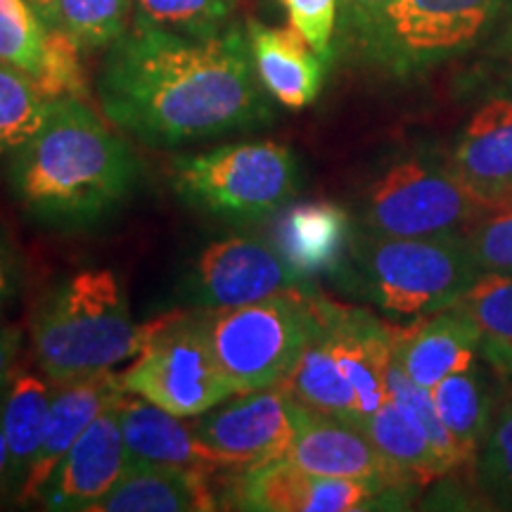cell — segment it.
Masks as SVG:
<instances>
[{
    "instance_id": "cell-12",
    "label": "cell",
    "mask_w": 512,
    "mask_h": 512,
    "mask_svg": "<svg viewBox=\"0 0 512 512\" xmlns=\"http://www.w3.org/2000/svg\"><path fill=\"white\" fill-rule=\"evenodd\" d=\"M403 496L406 491L380 482L313 475L290 458L245 470L230 489L235 508L259 512H354L380 508V501H401Z\"/></svg>"
},
{
    "instance_id": "cell-22",
    "label": "cell",
    "mask_w": 512,
    "mask_h": 512,
    "mask_svg": "<svg viewBox=\"0 0 512 512\" xmlns=\"http://www.w3.org/2000/svg\"><path fill=\"white\" fill-rule=\"evenodd\" d=\"M219 501L211 494L207 472L197 467L126 463L117 482L88 512H211Z\"/></svg>"
},
{
    "instance_id": "cell-21",
    "label": "cell",
    "mask_w": 512,
    "mask_h": 512,
    "mask_svg": "<svg viewBox=\"0 0 512 512\" xmlns=\"http://www.w3.org/2000/svg\"><path fill=\"white\" fill-rule=\"evenodd\" d=\"M247 46L256 79L287 110H304L320 95L325 62L297 29L247 24Z\"/></svg>"
},
{
    "instance_id": "cell-33",
    "label": "cell",
    "mask_w": 512,
    "mask_h": 512,
    "mask_svg": "<svg viewBox=\"0 0 512 512\" xmlns=\"http://www.w3.org/2000/svg\"><path fill=\"white\" fill-rule=\"evenodd\" d=\"M387 396L389 399H394L396 403H401L408 413H413L415 418H418L420 425L425 427V432L430 434L432 444L439 451V456L444 458L448 465L456 467L463 463L456 444H453L451 434L446 432L444 422L439 418L432 392L430 389L420 387V384H415L411 377L406 375V370L401 368V363L396 361V356H392V361H389V368H387Z\"/></svg>"
},
{
    "instance_id": "cell-30",
    "label": "cell",
    "mask_w": 512,
    "mask_h": 512,
    "mask_svg": "<svg viewBox=\"0 0 512 512\" xmlns=\"http://www.w3.org/2000/svg\"><path fill=\"white\" fill-rule=\"evenodd\" d=\"M128 12L131 0H57L55 29L81 50L105 48L126 34Z\"/></svg>"
},
{
    "instance_id": "cell-40",
    "label": "cell",
    "mask_w": 512,
    "mask_h": 512,
    "mask_svg": "<svg viewBox=\"0 0 512 512\" xmlns=\"http://www.w3.org/2000/svg\"><path fill=\"white\" fill-rule=\"evenodd\" d=\"M0 491H10V448L0 425Z\"/></svg>"
},
{
    "instance_id": "cell-20",
    "label": "cell",
    "mask_w": 512,
    "mask_h": 512,
    "mask_svg": "<svg viewBox=\"0 0 512 512\" xmlns=\"http://www.w3.org/2000/svg\"><path fill=\"white\" fill-rule=\"evenodd\" d=\"M273 247L302 280L335 275L349 256L354 226L335 202L294 204L278 219Z\"/></svg>"
},
{
    "instance_id": "cell-37",
    "label": "cell",
    "mask_w": 512,
    "mask_h": 512,
    "mask_svg": "<svg viewBox=\"0 0 512 512\" xmlns=\"http://www.w3.org/2000/svg\"><path fill=\"white\" fill-rule=\"evenodd\" d=\"M19 283H22V275H19V261L8 240L0 235V313L15 302L19 294Z\"/></svg>"
},
{
    "instance_id": "cell-29",
    "label": "cell",
    "mask_w": 512,
    "mask_h": 512,
    "mask_svg": "<svg viewBox=\"0 0 512 512\" xmlns=\"http://www.w3.org/2000/svg\"><path fill=\"white\" fill-rule=\"evenodd\" d=\"M136 27L174 31L185 36L223 34L238 0H133Z\"/></svg>"
},
{
    "instance_id": "cell-34",
    "label": "cell",
    "mask_w": 512,
    "mask_h": 512,
    "mask_svg": "<svg viewBox=\"0 0 512 512\" xmlns=\"http://www.w3.org/2000/svg\"><path fill=\"white\" fill-rule=\"evenodd\" d=\"M465 240L482 271H512V197L486 211Z\"/></svg>"
},
{
    "instance_id": "cell-17",
    "label": "cell",
    "mask_w": 512,
    "mask_h": 512,
    "mask_svg": "<svg viewBox=\"0 0 512 512\" xmlns=\"http://www.w3.org/2000/svg\"><path fill=\"white\" fill-rule=\"evenodd\" d=\"M126 463L119 403H114L69 448L38 501L46 510H88L112 489Z\"/></svg>"
},
{
    "instance_id": "cell-38",
    "label": "cell",
    "mask_w": 512,
    "mask_h": 512,
    "mask_svg": "<svg viewBox=\"0 0 512 512\" xmlns=\"http://www.w3.org/2000/svg\"><path fill=\"white\" fill-rule=\"evenodd\" d=\"M498 22H501V27H498L494 41L489 46V60L503 74L512 76V5L510 8L505 5Z\"/></svg>"
},
{
    "instance_id": "cell-35",
    "label": "cell",
    "mask_w": 512,
    "mask_h": 512,
    "mask_svg": "<svg viewBox=\"0 0 512 512\" xmlns=\"http://www.w3.org/2000/svg\"><path fill=\"white\" fill-rule=\"evenodd\" d=\"M290 19V27L304 36V41L323 57L332 60V38L339 22V0H280Z\"/></svg>"
},
{
    "instance_id": "cell-39",
    "label": "cell",
    "mask_w": 512,
    "mask_h": 512,
    "mask_svg": "<svg viewBox=\"0 0 512 512\" xmlns=\"http://www.w3.org/2000/svg\"><path fill=\"white\" fill-rule=\"evenodd\" d=\"M19 330L0 325V401H3L5 389L10 387L12 377H15V361L19 354Z\"/></svg>"
},
{
    "instance_id": "cell-15",
    "label": "cell",
    "mask_w": 512,
    "mask_h": 512,
    "mask_svg": "<svg viewBox=\"0 0 512 512\" xmlns=\"http://www.w3.org/2000/svg\"><path fill=\"white\" fill-rule=\"evenodd\" d=\"M320 328L332 354L361 403L363 420L382 406L387 396V368L394 356V332L373 313L316 297Z\"/></svg>"
},
{
    "instance_id": "cell-23",
    "label": "cell",
    "mask_w": 512,
    "mask_h": 512,
    "mask_svg": "<svg viewBox=\"0 0 512 512\" xmlns=\"http://www.w3.org/2000/svg\"><path fill=\"white\" fill-rule=\"evenodd\" d=\"M121 434L128 463L181 465L197 470H223L219 460L192 432L190 422L164 411L143 396L126 392L119 401Z\"/></svg>"
},
{
    "instance_id": "cell-16",
    "label": "cell",
    "mask_w": 512,
    "mask_h": 512,
    "mask_svg": "<svg viewBox=\"0 0 512 512\" xmlns=\"http://www.w3.org/2000/svg\"><path fill=\"white\" fill-rule=\"evenodd\" d=\"M126 389L121 375L114 370L95 373L79 380L55 384L53 401L43 430L41 446L31 460L27 477L17 491V503L38 501L46 489L48 479L53 477L55 467L67 456V451L76 444V439L88 430V425L124 399Z\"/></svg>"
},
{
    "instance_id": "cell-3",
    "label": "cell",
    "mask_w": 512,
    "mask_h": 512,
    "mask_svg": "<svg viewBox=\"0 0 512 512\" xmlns=\"http://www.w3.org/2000/svg\"><path fill=\"white\" fill-rule=\"evenodd\" d=\"M147 325H136L117 275L91 268L62 280L31 323V347L53 384L107 373L143 347Z\"/></svg>"
},
{
    "instance_id": "cell-24",
    "label": "cell",
    "mask_w": 512,
    "mask_h": 512,
    "mask_svg": "<svg viewBox=\"0 0 512 512\" xmlns=\"http://www.w3.org/2000/svg\"><path fill=\"white\" fill-rule=\"evenodd\" d=\"M363 432L373 441L384 460L406 486H427L453 470L434 448L430 434L413 413L401 403L387 399L373 415L361 422Z\"/></svg>"
},
{
    "instance_id": "cell-1",
    "label": "cell",
    "mask_w": 512,
    "mask_h": 512,
    "mask_svg": "<svg viewBox=\"0 0 512 512\" xmlns=\"http://www.w3.org/2000/svg\"><path fill=\"white\" fill-rule=\"evenodd\" d=\"M102 112L152 147L266 126L273 112L256 79L247 36H185L136 27L110 46L98 81Z\"/></svg>"
},
{
    "instance_id": "cell-13",
    "label": "cell",
    "mask_w": 512,
    "mask_h": 512,
    "mask_svg": "<svg viewBox=\"0 0 512 512\" xmlns=\"http://www.w3.org/2000/svg\"><path fill=\"white\" fill-rule=\"evenodd\" d=\"M79 50L29 0H0V62L27 74L46 98H81L86 93Z\"/></svg>"
},
{
    "instance_id": "cell-8",
    "label": "cell",
    "mask_w": 512,
    "mask_h": 512,
    "mask_svg": "<svg viewBox=\"0 0 512 512\" xmlns=\"http://www.w3.org/2000/svg\"><path fill=\"white\" fill-rule=\"evenodd\" d=\"M119 375L126 392L178 418H195L235 396L211 349L204 316L183 313L147 323L143 347Z\"/></svg>"
},
{
    "instance_id": "cell-19",
    "label": "cell",
    "mask_w": 512,
    "mask_h": 512,
    "mask_svg": "<svg viewBox=\"0 0 512 512\" xmlns=\"http://www.w3.org/2000/svg\"><path fill=\"white\" fill-rule=\"evenodd\" d=\"M482 337L475 320L448 306L411 330L394 332V356L415 384L432 392L444 377L475 366Z\"/></svg>"
},
{
    "instance_id": "cell-11",
    "label": "cell",
    "mask_w": 512,
    "mask_h": 512,
    "mask_svg": "<svg viewBox=\"0 0 512 512\" xmlns=\"http://www.w3.org/2000/svg\"><path fill=\"white\" fill-rule=\"evenodd\" d=\"M190 427L223 470L238 472L287 458L297 434L292 396L283 387L240 394L228 406L195 415Z\"/></svg>"
},
{
    "instance_id": "cell-4",
    "label": "cell",
    "mask_w": 512,
    "mask_h": 512,
    "mask_svg": "<svg viewBox=\"0 0 512 512\" xmlns=\"http://www.w3.org/2000/svg\"><path fill=\"white\" fill-rule=\"evenodd\" d=\"M347 259L358 290L394 318H425L448 309L482 273L465 235L387 238L361 228Z\"/></svg>"
},
{
    "instance_id": "cell-31",
    "label": "cell",
    "mask_w": 512,
    "mask_h": 512,
    "mask_svg": "<svg viewBox=\"0 0 512 512\" xmlns=\"http://www.w3.org/2000/svg\"><path fill=\"white\" fill-rule=\"evenodd\" d=\"M484 337L512 347V271H482L456 304Z\"/></svg>"
},
{
    "instance_id": "cell-18",
    "label": "cell",
    "mask_w": 512,
    "mask_h": 512,
    "mask_svg": "<svg viewBox=\"0 0 512 512\" xmlns=\"http://www.w3.org/2000/svg\"><path fill=\"white\" fill-rule=\"evenodd\" d=\"M448 164L467 188L494 204L512 197V98H491L458 133Z\"/></svg>"
},
{
    "instance_id": "cell-10",
    "label": "cell",
    "mask_w": 512,
    "mask_h": 512,
    "mask_svg": "<svg viewBox=\"0 0 512 512\" xmlns=\"http://www.w3.org/2000/svg\"><path fill=\"white\" fill-rule=\"evenodd\" d=\"M294 290L313 285L287 266L273 242L242 235L204 247L185 280V297L202 311L233 309Z\"/></svg>"
},
{
    "instance_id": "cell-7",
    "label": "cell",
    "mask_w": 512,
    "mask_h": 512,
    "mask_svg": "<svg viewBox=\"0 0 512 512\" xmlns=\"http://www.w3.org/2000/svg\"><path fill=\"white\" fill-rule=\"evenodd\" d=\"M491 204L460 181L448 162L408 155L370 183L361 204V228L387 238L467 235Z\"/></svg>"
},
{
    "instance_id": "cell-41",
    "label": "cell",
    "mask_w": 512,
    "mask_h": 512,
    "mask_svg": "<svg viewBox=\"0 0 512 512\" xmlns=\"http://www.w3.org/2000/svg\"><path fill=\"white\" fill-rule=\"evenodd\" d=\"M31 5H34L38 15H41L50 27L55 29V17H57V0H29Z\"/></svg>"
},
{
    "instance_id": "cell-36",
    "label": "cell",
    "mask_w": 512,
    "mask_h": 512,
    "mask_svg": "<svg viewBox=\"0 0 512 512\" xmlns=\"http://www.w3.org/2000/svg\"><path fill=\"white\" fill-rule=\"evenodd\" d=\"M394 0H339V34L347 48L366 55L377 27Z\"/></svg>"
},
{
    "instance_id": "cell-28",
    "label": "cell",
    "mask_w": 512,
    "mask_h": 512,
    "mask_svg": "<svg viewBox=\"0 0 512 512\" xmlns=\"http://www.w3.org/2000/svg\"><path fill=\"white\" fill-rule=\"evenodd\" d=\"M53 100L10 64L0 62V157H10L46 124Z\"/></svg>"
},
{
    "instance_id": "cell-2",
    "label": "cell",
    "mask_w": 512,
    "mask_h": 512,
    "mask_svg": "<svg viewBox=\"0 0 512 512\" xmlns=\"http://www.w3.org/2000/svg\"><path fill=\"white\" fill-rule=\"evenodd\" d=\"M19 207L55 228H86L124 207L138 183L131 147L81 98L53 100L46 124L8 169Z\"/></svg>"
},
{
    "instance_id": "cell-26",
    "label": "cell",
    "mask_w": 512,
    "mask_h": 512,
    "mask_svg": "<svg viewBox=\"0 0 512 512\" xmlns=\"http://www.w3.org/2000/svg\"><path fill=\"white\" fill-rule=\"evenodd\" d=\"M53 389L34 373H15L0 401V425L10 448V491H19L41 446Z\"/></svg>"
},
{
    "instance_id": "cell-32",
    "label": "cell",
    "mask_w": 512,
    "mask_h": 512,
    "mask_svg": "<svg viewBox=\"0 0 512 512\" xmlns=\"http://www.w3.org/2000/svg\"><path fill=\"white\" fill-rule=\"evenodd\" d=\"M475 460L484 494L503 508H512V401L498 408Z\"/></svg>"
},
{
    "instance_id": "cell-25",
    "label": "cell",
    "mask_w": 512,
    "mask_h": 512,
    "mask_svg": "<svg viewBox=\"0 0 512 512\" xmlns=\"http://www.w3.org/2000/svg\"><path fill=\"white\" fill-rule=\"evenodd\" d=\"M318 297V294H316ZM294 401L302 406L318 411L330 418L351 422V425H361L363 413L358 396L351 387L342 368H339L335 354H332L328 337L320 328L318 306H316V328H313L309 342L299 354L297 363L280 384Z\"/></svg>"
},
{
    "instance_id": "cell-14",
    "label": "cell",
    "mask_w": 512,
    "mask_h": 512,
    "mask_svg": "<svg viewBox=\"0 0 512 512\" xmlns=\"http://www.w3.org/2000/svg\"><path fill=\"white\" fill-rule=\"evenodd\" d=\"M292 413L297 422V434H294L287 458L294 465L313 475L366 479V482H380L399 491L411 489L401 482L361 427L311 411L294 399Z\"/></svg>"
},
{
    "instance_id": "cell-6",
    "label": "cell",
    "mask_w": 512,
    "mask_h": 512,
    "mask_svg": "<svg viewBox=\"0 0 512 512\" xmlns=\"http://www.w3.org/2000/svg\"><path fill=\"white\" fill-rule=\"evenodd\" d=\"M174 188L181 200L228 221H264L283 211L299 190V169L285 145H221L178 157Z\"/></svg>"
},
{
    "instance_id": "cell-9",
    "label": "cell",
    "mask_w": 512,
    "mask_h": 512,
    "mask_svg": "<svg viewBox=\"0 0 512 512\" xmlns=\"http://www.w3.org/2000/svg\"><path fill=\"white\" fill-rule=\"evenodd\" d=\"M508 0H394L366 50L392 74H415L475 48Z\"/></svg>"
},
{
    "instance_id": "cell-27",
    "label": "cell",
    "mask_w": 512,
    "mask_h": 512,
    "mask_svg": "<svg viewBox=\"0 0 512 512\" xmlns=\"http://www.w3.org/2000/svg\"><path fill=\"white\" fill-rule=\"evenodd\" d=\"M432 399L463 463L475 460L486 434H489L491 420H494V415H491V392L486 387L482 373L472 366L444 377L432 389Z\"/></svg>"
},
{
    "instance_id": "cell-5",
    "label": "cell",
    "mask_w": 512,
    "mask_h": 512,
    "mask_svg": "<svg viewBox=\"0 0 512 512\" xmlns=\"http://www.w3.org/2000/svg\"><path fill=\"white\" fill-rule=\"evenodd\" d=\"M216 361L235 394L280 387L316 328V290L204 311Z\"/></svg>"
}]
</instances>
